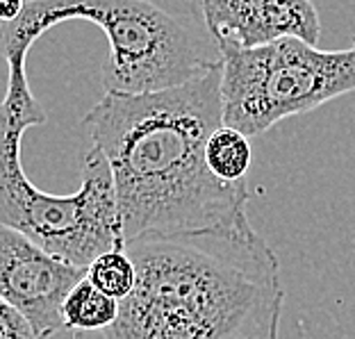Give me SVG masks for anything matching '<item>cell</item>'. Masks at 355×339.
Wrapping results in <instances>:
<instances>
[{"instance_id": "5b68a950", "label": "cell", "mask_w": 355, "mask_h": 339, "mask_svg": "<svg viewBox=\"0 0 355 339\" xmlns=\"http://www.w3.org/2000/svg\"><path fill=\"white\" fill-rule=\"evenodd\" d=\"M355 92V51H319L282 39L253 51L221 53L223 128L257 137L282 119L308 114Z\"/></svg>"}, {"instance_id": "8992f818", "label": "cell", "mask_w": 355, "mask_h": 339, "mask_svg": "<svg viewBox=\"0 0 355 339\" xmlns=\"http://www.w3.org/2000/svg\"><path fill=\"white\" fill-rule=\"evenodd\" d=\"M85 278L87 269L60 260L0 223V298L26 317L39 339L64 330V301Z\"/></svg>"}, {"instance_id": "6da1fadb", "label": "cell", "mask_w": 355, "mask_h": 339, "mask_svg": "<svg viewBox=\"0 0 355 339\" xmlns=\"http://www.w3.org/2000/svg\"><path fill=\"white\" fill-rule=\"evenodd\" d=\"M110 164L121 235L248 232L246 182H221L207 141L223 125L221 67L159 94H105L83 119Z\"/></svg>"}, {"instance_id": "52a82bcc", "label": "cell", "mask_w": 355, "mask_h": 339, "mask_svg": "<svg viewBox=\"0 0 355 339\" xmlns=\"http://www.w3.org/2000/svg\"><path fill=\"white\" fill-rule=\"evenodd\" d=\"M200 10L219 51H253L282 39L317 46L321 21L308 0H203Z\"/></svg>"}, {"instance_id": "30bf717a", "label": "cell", "mask_w": 355, "mask_h": 339, "mask_svg": "<svg viewBox=\"0 0 355 339\" xmlns=\"http://www.w3.org/2000/svg\"><path fill=\"white\" fill-rule=\"evenodd\" d=\"M87 280L98 289L101 294L114 298V301H123L130 296L137 282V269L125 248H116V251L103 253L101 257L87 266Z\"/></svg>"}, {"instance_id": "4fadbf2b", "label": "cell", "mask_w": 355, "mask_h": 339, "mask_svg": "<svg viewBox=\"0 0 355 339\" xmlns=\"http://www.w3.org/2000/svg\"><path fill=\"white\" fill-rule=\"evenodd\" d=\"M353 51H355V44H353Z\"/></svg>"}, {"instance_id": "9c48e42d", "label": "cell", "mask_w": 355, "mask_h": 339, "mask_svg": "<svg viewBox=\"0 0 355 339\" xmlns=\"http://www.w3.org/2000/svg\"><path fill=\"white\" fill-rule=\"evenodd\" d=\"M207 166L221 182H244L253 162V150L248 137L232 130V128H219L207 141L205 148Z\"/></svg>"}, {"instance_id": "277c9868", "label": "cell", "mask_w": 355, "mask_h": 339, "mask_svg": "<svg viewBox=\"0 0 355 339\" xmlns=\"http://www.w3.org/2000/svg\"><path fill=\"white\" fill-rule=\"evenodd\" d=\"M67 21L94 23L107 37L105 94L168 92L221 67V51L200 3H26L19 19L0 23V35L32 46Z\"/></svg>"}, {"instance_id": "3957f363", "label": "cell", "mask_w": 355, "mask_h": 339, "mask_svg": "<svg viewBox=\"0 0 355 339\" xmlns=\"http://www.w3.org/2000/svg\"><path fill=\"white\" fill-rule=\"evenodd\" d=\"M0 53L10 69L0 103V223L60 260L87 269L103 253L125 248L110 164L92 148L80 171V189L67 196L46 193L30 180L21 162V141L28 128L46 123L48 114L30 92V48L0 44Z\"/></svg>"}, {"instance_id": "7a4b0ae2", "label": "cell", "mask_w": 355, "mask_h": 339, "mask_svg": "<svg viewBox=\"0 0 355 339\" xmlns=\"http://www.w3.org/2000/svg\"><path fill=\"white\" fill-rule=\"evenodd\" d=\"M125 253L137 282L116 321L71 339H280V262L257 230L146 237Z\"/></svg>"}, {"instance_id": "8fae6325", "label": "cell", "mask_w": 355, "mask_h": 339, "mask_svg": "<svg viewBox=\"0 0 355 339\" xmlns=\"http://www.w3.org/2000/svg\"><path fill=\"white\" fill-rule=\"evenodd\" d=\"M0 339H39L21 312L0 298Z\"/></svg>"}, {"instance_id": "7c38bea8", "label": "cell", "mask_w": 355, "mask_h": 339, "mask_svg": "<svg viewBox=\"0 0 355 339\" xmlns=\"http://www.w3.org/2000/svg\"><path fill=\"white\" fill-rule=\"evenodd\" d=\"M23 5L26 3H21V0H0V23H12L19 19Z\"/></svg>"}, {"instance_id": "ba28073f", "label": "cell", "mask_w": 355, "mask_h": 339, "mask_svg": "<svg viewBox=\"0 0 355 339\" xmlns=\"http://www.w3.org/2000/svg\"><path fill=\"white\" fill-rule=\"evenodd\" d=\"M64 328L71 333H98L119 317V301L101 294L87 278L78 282L62 308Z\"/></svg>"}]
</instances>
